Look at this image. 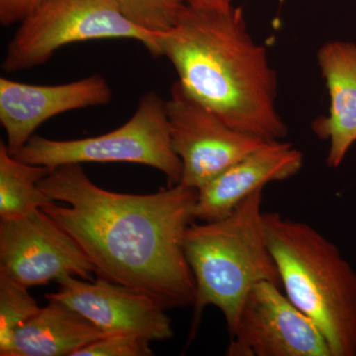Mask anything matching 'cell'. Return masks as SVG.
<instances>
[{
	"instance_id": "1",
	"label": "cell",
	"mask_w": 356,
	"mask_h": 356,
	"mask_svg": "<svg viewBox=\"0 0 356 356\" xmlns=\"http://www.w3.org/2000/svg\"><path fill=\"white\" fill-rule=\"evenodd\" d=\"M39 185L55 201L43 210L76 241L96 276L147 295L166 310L193 306L184 236L197 191L178 184L152 194L118 193L93 184L79 163L53 168Z\"/></svg>"
},
{
	"instance_id": "2",
	"label": "cell",
	"mask_w": 356,
	"mask_h": 356,
	"mask_svg": "<svg viewBox=\"0 0 356 356\" xmlns=\"http://www.w3.org/2000/svg\"><path fill=\"white\" fill-rule=\"evenodd\" d=\"M158 44L182 88L225 123L266 140L286 137L277 74L266 47L248 32L242 7L185 3Z\"/></svg>"
},
{
	"instance_id": "3",
	"label": "cell",
	"mask_w": 356,
	"mask_h": 356,
	"mask_svg": "<svg viewBox=\"0 0 356 356\" xmlns=\"http://www.w3.org/2000/svg\"><path fill=\"white\" fill-rule=\"evenodd\" d=\"M269 250L288 298L320 327L332 356H356V271L306 222L264 215Z\"/></svg>"
},
{
	"instance_id": "4",
	"label": "cell",
	"mask_w": 356,
	"mask_h": 356,
	"mask_svg": "<svg viewBox=\"0 0 356 356\" xmlns=\"http://www.w3.org/2000/svg\"><path fill=\"white\" fill-rule=\"evenodd\" d=\"M264 189L248 196L228 216L191 222L186 229L184 252L196 289L191 339L206 307L222 312L232 334L243 302L255 284L270 281L281 286L264 231Z\"/></svg>"
},
{
	"instance_id": "5",
	"label": "cell",
	"mask_w": 356,
	"mask_h": 356,
	"mask_svg": "<svg viewBox=\"0 0 356 356\" xmlns=\"http://www.w3.org/2000/svg\"><path fill=\"white\" fill-rule=\"evenodd\" d=\"M14 156L51 170L74 163H138L163 172L168 185L179 184L182 177L181 161L172 146L166 100L154 91L145 93L133 116L111 132L67 140L34 135Z\"/></svg>"
},
{
	"instance_id": "6",
	"label": "cell",
	"mask_w": 356,
	"mask_h": 356,
	"mask_svg": "<svg viewBox=\"0 0 356 356\" xmlns=\"http://www.w3.org/2000/svg\"><path fill=\"white\" fill-rule=\"evenodd\" d=\"M103 39H130L161 58L159 34L128 19L116 0H48L20 23L2 62L6 72L47 64L67 44Z\"/></svg>"
},
{
	"instance_id": "7",
	"label": "cell",
	"mask_w": 356,
	"mask_h": 356,
	"mask_svg": "<svg viewBox=\"0 0 356 356\" xmlns=\"http://www.w3.org/2000/svg\"><path fill=\"white\" fill-rule=\"evenodd\" d=\"M170 139L182 163L179 184L199 191L269 140L236 130L175 81L166 100Z\"/></svg>"
},
{
	"instance_id": "8",
	"label": "cell",
	"mask_w": 356,
	"mask_h": 356,
	"mask_svg": "<svg viewBox=\"0 0 356 356\" xmlns=\"http://www.w3.org/2000/svg\"><path fill=\"white\" fill-rule=\"evenodd\" d=\"M229 336V356H332L317 324L270 281L252 288Z\"/></svg>"
},
{
	"instance_id": "9",
	"label": "cell",
	"mask_w": 356,
	"mask_h": 356,
	"mask_svg": "<svg viewBox=\"0 0 356 356\" xmlns=\"http://www.w3.org/2000/svg\"><path fill=\"white\" fill-rule=\"evenodd\" d=\"M0 273L30 288L65 275L93 280L95 268L72 236L40 209L0 220Z\"/></svg>"
},
{
	"instance_id": "10",
	"label": "cell",
	"mask_w": 356,
	"mask_h": 356,
	"mask_svg": "<svg viewBox=\"0 0 356 356\" xmlns=\"http://www.w3.org/2000/svg\"><path fill=\"white\" fill-rule=\"evenodd\" d=\"M57 282L58 291L47 294V300L62 302L107 334H135L151 341L173 337L166 309L147 295L99 276L86 280L65 275Z\"/></svg>"
},
{
	"instance_id": "11",
	"label": "cell",
	"mask_w": 356,
	"mask_h": 356,
	"mask_svg": "<svg viewBox=\"0 0 356 356\" xmlns=\"http://www.w3.org/2000/svg\"><path fill=\"white\" fill-rule=\"evenodd\" d=\"M113 98L102 74L56 86L18 83L0 79V124L9 153H19L35 131L49 119L72 110L107 105Z\"/></svg>"
},
{
	"instance_id": "12",
	"label": "cell",
	"mask_w": 356,
	"mask_h": 356,
	"mask_svg": "<svg viewBox=\"0 0 356 356\" xmlns=\"http://www.w3.org/2000/svg\"><path fill=\"white\" fill-rule=\"evenodd\" d=\"M303 154L290 143L269 140L197 191L194 220L214 221L267 184L289 179L301 170Z\"/></svg>"
},
{
	"instance_id": "13",
	"label": "cell",
	"mask_w": 356,
	"mask_h": 356,
	"mask_svg": "<svg viewBox=\"0 0 356 356\" xmlns=\"http://www.w3.org/2000/svg\"><path fill=\"white\" fill-rule=\"evenodd\" d=\"M317 60L329 91L330 111L312 128L329 142L327 165L337 168L356 143V43L327 42L318 51Z\"/></svg>"
},
{
	"instance_id": "14",
	"label": "cell",
	"mask_w": 356,
	"mask_h": 356,
	"mask_svg": "<svg viewBox=\"0 0 356 356\" xmlns=\"http://www.w3.org/2000/svg\"><path fill=\"white\" fill-rule=\"evenodd\" d=\"M14 336L7 356H74L106 332L62 302L48 300Z\"/></svg>"
},
{
	"instance_id": "15",
	"label": "cell",
	"mask_w": 356,
	"mask_h": 356,
	"mask_svg": "<svg viewBox=\"0 0 356 356\" xmlns=\"http://www.w3.org/2000/svg\"><path fill=\"white\" fill-rule=\"evenodd\" d=\"M51 170L19 161L0 143V220L20 219L55 203L39 185Z\"/></svg>"
},
{
	"instance_id": "16",
	"label": "cell",
	"mask_w": 356,
	"mask_h": 356,
	"mask_svg": "<svg viewBox=\"0 0 356 356\" xmlns=\"http://www.w3.org/2000/svg\"><path fill=\"white\" fill-rule=\"evenodd\" d=\"M29 288L0 273V355L7 356L18 330L36 315L41 307Z\"/></svg>"
},
{
	"instance_id": "17",
	"label": "cell",
	"mask_w": 356,
	"mask_h": 356,
	"mask_svg": "<svg viewBox=\"0 0 356 356\" xmlns=\"http://www.w3.org/2000/svg\"><path fill=\"white\" fill-rule=\"evenodd\" d=\"M122 13L147 31L163 34L172 29L185 6L184 0H116Z\"/></svg>"
},
{
	"instance_id": "18",
	"label": "cell",
	"mask_w": 356,
	"mask_h": 356,
	"mask_svg": "<svg viewBox=\"0 0 356 356\" xmlns=\"http://www.w3.org/2000/svg\"><path fill=\"white\" fill-rule=\"evenodd\" d=\"M149 343V339L135 334H107L74 356H149L154 355Z\"/></svg>"
},
{
	"instance_id": "19",
	"label": "cell",
	"mask_w": 356,
	"mask_h": 356,
	"mask_svg": "<svg viewBox=\"0 0 356 356\" xmlns=\"http://www.w3.org/2000/svg\"><path fill=\"white\" fill-rule=\"evenodd\" d=\"M48 0H0V24H20Z\"/></svg>"
},
{
	"instance_id": "20",
	"label": "cell",
	"mask_w": 356,
	"mask_h": 356,
	"mask_svg": "<svg viewBox=\"0 0 356 356\" xmlns=\"http://www.w3.org/2000/svg\"><path fill=\"white\" fill-rule=\"evenodd\" d=\"M185 3L191 6H229L233 0H184Z\"/></svg>"
}]
</instances>
